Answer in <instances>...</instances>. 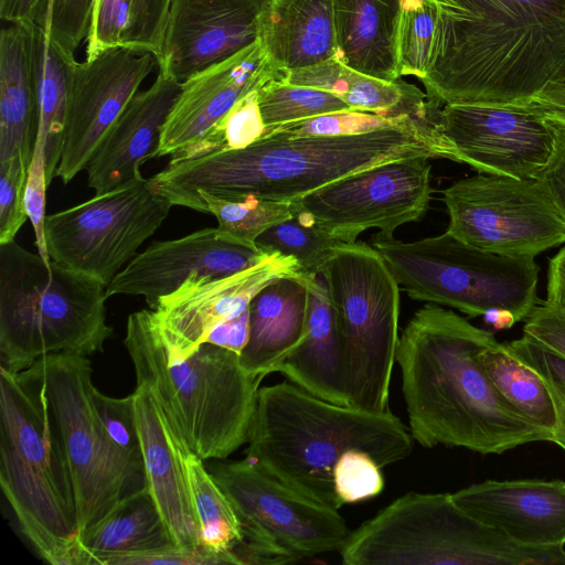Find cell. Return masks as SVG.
I'll return each mask as SVG.
<instances>
[{"label":"cell","instance_id":"obj_55","mask_svg":"<svg viewBox=\"0 0 565 565\" xmlns=\"http://www.w3.org/2000/svg\"><path fill=\"white\" fill-rule=\"evenodd\" d=\"M483 319L494 330H504L512 328L518 321L515 316L508 309L493 308L486 311Z\"/></svg>","mask_w":565,"mask_h":565},{"label":"cell","instance_id":"obj_31","mask_svg":"<svg viewBox=\"0 0 565 565\" xmlns=\"http://www.w3.org/2000/svg\"><path fill=\"white\" fill-rule=\"evenodd\" d=\"M84 565H111L132 553L175 544L146 487L135 491L104 519L78 535Z\"/></svg>","mask_w":565,"mask_h":565},{"label":"cell","instance_id":"obj_33","mask_svg":"<svg viewBox=\"0 0 565 565\" xmlns=\"http://www.w3.org/2000/svg\"><path fill=\"white\" fill-rule=\"evenodd\" d=\"M478 358L504 402L524 420L553 436L555 407L543 377L497 339L484 347Z\"/></svg>","mask_w":565,"mask_h":565},{"label":"cell","instance_id":"obj_19","mask_svg":"<svg viewBox=\"0 0 565 565\" xmlns=\"http://www.w3.org/2000/svg\"><path fill=\"white\" fill-rule=\"evenodd\" d=\"M271 0H171L159 72L179 83L260 38Z\"/></svg>","mask_w":565,"mask_h":565},{"label":"cell","instance_id":"obj_53","mask_svg":"<svg viewBox=\"0 0 565 565\" xmlns=\"http://www.w3.org/2000/svg\"><path fill=\"white\" fill-rule=\"evenodd\" d=\"M47 0H0V18L13 23L39 22L45 12Z\"/></svg>","mask_w":565,"mask_h":565},{"label":"cell","instance_id":"obj_37","mask_svg":"<svg viewBox=\"0 0 565 565\" xmlns=\"http://www.w3.org/2000/svg\"><path fill=\"white\" fill-rule=\"evenodd\" d=\"M258 102L266 129L329 113L352 110L332 93L280 79L262 86L258 89Z\"/></svg>","mask_w":565,"mask_h":565},{"label":"cell","instance_id":"obj_34","mask_svg":"<svg viewBox=\"0 0 565 565\" xmlns=\"http://www.w3.org/2000/svg\"><path fill=\"white\" fill-rule=\"evenodd\" d=\"M182 455L199 520L201 546L216 554H233L243 540V529L232 503L205 469L203 459L188 446Z\"/></svg>","mask_w":565,"mask_h":565},{"label":"cell","instance_id":"obj_22","mask_svg":"<svg viewBox=\"0 0 565 565\" xmlns=\"http://www.w3.org/2000/svg\"><path fill=\"white\" fill-rule=\"evenodd\" d=\"M451 497L465 512L512 543L527 547L565 545L563 480H484Z\"/></svg>","mask_w":565,"mask_h":565},{"label":"cell","instance_id":"obj_54","mask_svg":"<svg viewBox=\"0 0 565 565\" xmlns=\"http://www.w3.org/2000/svg\"><path fill=\"white\" fill-rule=\"evenodd\" d=\"M546 302L565 308V246L550 259Z\"/></svg>","mask_w":565,"mask_h":565},{"label":"cell","instance_id":"obj_12","mask_svg":"<svg viewBox=\"0 0 565 565\" xmlns=\"http://www.w3.org/2000/svg\"><path fill=\"white\" fill-rule=\"evenodd\" d=\"M173 204L139 178L44 222L50 259L108 286L168 217Z\"/></svg>","mask_w":565,"mask_h":565},{"label":"cell","instance_id":"obj_40","mask_svg":"<svg viewBox=\"0 0 565 565\" xmlns=\"http://www.w3.org/2000/svg\"><path fill=\"white\" fill-rule=\"evenodd\" d=\"M505 344L515 356L545 381L556 414L552 443L565 451V358L526 334Z\"/></svg>","mask_w":565,"mask_h":565},{"label":"cell","instance_id":"obj_49","mask_svg":"<svg viewBox=\"0 0 565 565\" xmlns=\"http://www.w3.org/2000/svg\"><path fill=\"white\" fill-rule=\"evenodd\" d=\"M523 334L565 358V308L546 301L537 305L525 319Z\"/></svg>","mask_w":565,"mask_h":565},{"label":"cell","instance_id":"obj_7","mask_svg":"<svg viewBox=\"0 0 565 565\" xmlns=\"http://www.w3.org/2000/svg\"><path fill=\"white\" fill-rule=\"evenodd\" d=\"M107 286L15 239L0 244V367L18 373L47 354L102 352Z\"/></svg>","mask_w":565,"mask_h":565},{"label":"cell","instance_id":"obj_8","mask_svg":"<svg viewBox=\"0 0 565 565\" xmlns=\"http://www.w3.org/2000/svg\"><path fill=\"white\" fill-rule=\"evenodd\" d=\"M347 565H565L564 547H527L465 512L451 493L409 492L350 532Z\"/></svg>","mask_w":565,"mask_h":565},{"label":"cell","instance_id":"obj_17","mask_svg":"<svg viewBox=\"0 0 565 565\" xmlns=\"http://www.w3.org/2000/svg\"><path fill=\"white\" fill-rule=\"evenodd\" d=\"M156 66L154 54L127 46L76 63L54 178L67 184L85 171L108 129Z\"/></svg>","mask_w":565,"mask_h":565},{"label":"cell","instance_id":"obj_44","mask_svg":"<svg viewBox=\"0 0 565 565\" xmlns=\"http://www.w3.org/2000/svg\"><path fill=\"white\" fill-rule=\"evenodd\" d=\"M171 0H131L122 46L150 52L159 60Z\"/></svg>","mask_w":565,"mask_h":565},{"label":"cell","instance_id":"obj_47","mask_svg":"<svg viewBox=\"0 0 565 565\" xmlns=\"http://www.w3.org/2000/svg\"><path fill=\"white\" fill-rule=\"evenodd\" d=\"M47 185L45 146L43 140L36 138L26 179L24 205L33 227L36 252L46 263H50L44 234Z\"/></svg>","mask_w":565,"mask_h":565},{"label":"cell","instance_id":"obj_24","mask_svg":"<svg viewBox=\"0 0 565 565\" xmlns=\"http://www.w3.org/2000/svg\"><path fill=\"white\" fill-rule=\"evenodd\" d=\"M180 87L181 83L159 72L147 89L130 99L85 169L95 194L142 177L141 166L158 157L162 129Z\"/></svg>","mask_w":565,"mask_h":565},{"label":"cell","instance_id":"obj_26","mask_svg":"<svg viewBox=\"0 0 565 565\" xmlns=\"http://www.w3.org/2000/svg\"><path fill=\"white\" fill-rule=\"evenodd\" d=\"M308 289V308L300 342L276 372L305 391L329 402L348 405L344 356L335 311L326 285L301 273Z\"/></svg>","mask_w":565,"mask_h":565},{"label":"cell","instance_id":"obj_11","mask_svg":"<svg viewBox=\"0 0 565 565\" xmlns=\"http://www.w3.org/2000/svg\"><path fill=\"white\" fill-rule=\"evenodd\" d=\"M42 379L72 470L79 534L145 487L110 444L99 418L86 355L47 354L33 363Z\"/></svg>","mask_w":565,"mask_h":565},{"label":"cell","instance_id":"obj_51","mask_svg":"<svg viewBox=\"0 0 565 565\" xmlns=\"http://www.w3.org/2000/svg\"><path fill=\"white\" fill-rule=\"evenodd\" d=\"M249 338V309H246L238 317L215 327L209 334L205 342H210L238 354L247 344Z\"/></svg>","mask_w":565,"mask_h":565},{"label":"cell","instance_id":"obj_21","mask_svg":"<svg viewBox=\"0 0 565 565\" xmlns=\"http://www.w3.org/2000/svg\"><path fill=\"white\" fill-rule=\"evenodd\" d=\"M286 74L271 61L260 39L193 74L181 83L162 129L158 157L171 156L185 147L223 117L242 96L270 81H284Z\"/></svg>","mask_w":565,"mask_h":565},{"label":"cell","instance_id":"obj_6","mask_svg":"<svg viewBox=\"0 0 565 565\" xmlns=\"http://www.w3.org/2000/svg\"><path fill=\"white\" fill-rule=\"evenodd\" d=\"M125 348L137 383L159 398L173 426L201 459H225L247 443L259 383L239 354L204 342L189 358L169 361L150 309L130 313Z\"/></svg>","mask_w":565,"mask_h":565},{"label":"cell","instance_id":"obj_2","mask_svg":"<svg viewBox=\"0 0 565 565\" xmlns=\"http://www.w3.org/2000/svg\"><path fill=\"white\" fill-rule=\"evenodd\" d=\"M494 339L437 303L428 302L408 320L396 363L409 431L419 445L489 455L552 440L551 433L515 413L487 375L478 354Z\"/></svg>","mask_w":565,"mask_h":565},{"label":"cell","instance_id":"obj_39","mask_svg":"<svg viewBox=\"0 0 565 565\" xmlns=\"http://www.w3.org/2000/svg\"><path fill=\"white\" fill-rule=\"evenodd\" d=\"M408 122L431 125L409 116H384L369 111L342 110L275 126L266 129L264 136L271 134L294 136L356 135Z\"/></svg>","mask_w":565,"mask_h":565},{"label":"cell","instance_id":"obj_14","mask_svg":"<svg viewBox=\"0 0 565 565\" xmlns=\"http://www.w3.org/2000/svg\"><path fill=\"white\" fill-rule=\"evenodd\" d=\"M447 232L475 248L534 257L565 244V224L533 179L478 173L443 190Z\"/></svg>","mask_w":565,"mask_h":565},{"label":"cell","instance_id":"obj_28","mask_svg":"<svg viewBox=\"0 0 565 565\" xmlns=\"http://www.w3.org/2000/svg\"><path fill=\"white\" fill-rule=\"evenodd\" d=\"M334 60L385 82L401 78L396 34L401 0H332Z\"/></svg>","mask_w":565,"mask_h":565},{"label":"cell","instance_id":"obj_25","mask_svg":"<svg viewBox=\"0 0 565 565\" xmlns=\"http://www.w3.org/2000/svg\"><path fill=\"white\" fill-rule=\"evenodd\" d=\"M40 24L13 23L0 34V162L32 160L39 125Z\"/></svg>","mask_w":565,"mask_h":565},{"label":"cell","instance_id":"obj_1","mask_svg":"<svg viewBox=\"0 0 565 565\" xmlns=\"http://www.w3.org/2000/svg\"><path fill=\"white\" fill-rule=\"evenodd\" d=\"M428 100L518 106L565 78V0H434Z\"/></svg>","mask_w":565,"mask_h":565},{"label":"cell","instance_id":"obj_9","mask_svg":"<svg viewBox=\"0 0 565 565\" xmlns=\"http://www.w3.org/2000/svg\"><path fill=\"white\" fill-rule=\"evenodd\" d=\"M341 334L348 405L388 412L399 341V285L382 255L341 243L321 270Z\"/></svg>","mask_w":565,"mask_h":565},{"label":"cell","instance_id":"obj_32","mask_svg":"<svg viewBox=\"0 0 565 565\" xmlns=\"http://www.w3.org/2000/svg\"><path fill=\"white\" fill-rule=\"evenodd\" d=\"M40 24L38 57L39 125L36 138L44 141L46 177L50 184L60 160L67 96L75 54L60 46L50 33L46 11Z\"/></svg>","mask_w":565,"mask_h":565},{"label":"cell","instance_id":"obj_41","mask_svg":"<svg viewBox=\"0 0 565 565\" xmlns=\"http://www.w3.org/2000/svg\"><path fill=\"white\" fill-rule=\"evenodd\" d=\"M94 398L110 444L130 468L145 476L132 394L117 398L107 396L95 388Z\"/></svg>","mask_w":565,"mask_h":565},{"label":"cell","instance_id":"obj_15","mask_svg":"<svg viewBox=\"0 0 565 565\" xmlns=\"http://www.w3.org/2000/svg\"><path fill=\"white\" fill-rule=\"evenodd\" d=\"M429 158L382 163L327 184L297 200L318 226L343 243H355L365 230L388 238L397 227L418 222L429 207Z\"/></svg>","mask_w":565,"mask_h":565},{"label":"cell","instance_id":"obj_23","mask_svg":"<svg viewBox=\"0 0 565 565\" xmlns=\"http://www.w3.org/2000/svg\"><path fill=\"white\" fill-rule=\"evenodd\" d=\"M131 394L143 458L145 487L173 542L183 547H200V525L182 455L188 445L148 384L137 383Z\"/></svg>","mask_w":565,"mask_h":565},{"label":"cell","instance_id":"obj_46","mask_svg":"<svg viewBox=\"0 0 565 565\" xmlns=\"http://www.w3.org/2000/svg\"><path fill=\"white\" fill-rule=\"evenodd\" d=\"M94 0H47L46 14L54 41L70 53L86 41Z\"/></svg>","mask_w":565,"mask_h":565},{"label":"cell","instance_id":"obj_29","mask_svg":"<svg viewBox=\"0 0 565 565\" xmlns=\"http://www.w3.org/2000/svg\"><path fill=\"white\" fill-rule=\"evenodd\" d=\"M259 39L286 73L334 58L332 0H271Z\"/></svg>","mask_w":565,"mask_h":565},{"label":"cell","instance_id":"obj_43","mask_svg":"<svg viewBox=\"0 0 565 565\" xmlns=\"http://www.w3.org/2000/svg\"><path fill=\"white\" fill-rule=\"evenodd\" d=\"M30 163L20 157L0 162V244L14 241L29 220L24 192Z\"/></svg>","mask_w":565,"mask_h":565},{"label":"cell","instance_id":"obj_27","mask_svg":"<svg viewBox=\"0 0 565 565\" xmlns=\"http://www.w3.org/2000/svg\"><path fill=\"white\" fill-rule=\"evenodd\" d=\"M308 289L298 275L267 284L249 303V338L239 354L241 365L264 377L300 342L306 327Z\"/></svg>","mask_w":565,"mask_h":565},{"label":"cell","instance_id":"obj_36","mask_svg":"<svg viewBox=\"0 0 565 565\" xmlns=\"http://www.w3.org/2000/svg\"><path fill=\"white\" fill-rule=\"evenodd\" d=\"M343 242L332 237L300 209L290 218L265 231L256 245L266 254L294 257L302 273L317 276Z\"/></svg>","mask_w":565,"mask_h":565},{"label":"cell","instance_id":"obj_16","mask_svg":"<svg viewBox=\"0 0 565 565\" xmlns=\"http://www.w3.org/2000/svg\"><path fill=\"white\" fill-rule=\"evenodd\" d=\"M436 128L455 161L480 173L533 179L551 159L556 126L524 105L446 104Z\"/></svg>","mask_w":565,"mask_h":565},{"label":"cell","instance_id":"obj_20","mask_svg":"<svg viewBox=\"0 0 565 565\" xmlns=\"http://www.w3.org/2000/svg\"><path fill=\"white\" fill-rule=\"evenodd\" d=\"M258 247L238 243L217 227H206L180 238L157 241L138 253L107 286V295L141 296L149 309L188 278L221 277L264 260Z\"/></svg>","mask_w":565,"mask_h":565},{"label":"cell","instance_id":"obj_18","mask_svg":"<svg viewBox=\"0 0 565 565\" xmlns=\"http://www.w3.org/2000/svg\"><path fill=\"white\" fill-rule=\"evenodd\" d=\"M302 273L291 256L271 254L241 271L221 276H193L161 297L150 309L151 322L169 361L191 356L211 331L248 309L252 299L273 280Z\"/></svg>","mask_w":565,"mask_h":565},{"label":"cell","instance_id":"obj_30","mask_svg":"<svg viewBox=\"0 0 565 565\" xmlns=\"http://www.w3.org/2000/svg\"><path fill=\"white\" fill-rule=\"evenodd\" d=\"M284 82L332 93L352 110L384 116H409L435 124L440 107L426 94L401 78L385 82L355 72L334 58L286 74Z\"/></svg>","mask_w":565,"mask_h":565},{"label":"cell","instance_id":"obj_13","mask_svg":"<svg viewBox=\"0 0 565 565\" xmlns=\"http://www.w3.org/2000/svg\"><path fill=\"white\" fill-rule=\"evenodd\" d=\"M209 471L242 523L243 543L255 553L298 562L339 551L350 534L338 510L303 497L248 458L215 462Z\"/></svg>","mask_w":565,"mask_h":565},{"label":"cell","instance_id":"obj_38","mask_svg":"<svg viewBox=\"0 0 565 565\" xmlns=\"http://www.w3.org/2000/svg\"><path fill=\"white\" fill-rule=\"evenodd\" d=\"M438 9L434 0H401L396 34L399 77L424 78L431 57Z\"/></svg>","mask_w":565,"mask_h":565},{"label":"cell","instance_id":"obj_48","mask_svg":"<svg viewBox=\"0 0 565 565\" xmlns=\"http://www.w3.org/2000/svg\"><path fill=\"white\" fill-rule=\"evenodd\" d=\"M223 565L238 564L233 554H216L204 547H183L177 544L132 553L115 559L111 565Z\"/></svg>","mask_w":565,"mask_h":565},{"label":"cell","instance_id":"obj_10","mask_svg":"<svg viewBox=\"0 0 565 565\" xmlns=\"http://www.w3.org/2000/svg\"><path fill=\"white\" fill-rule=\"evenodd\" d=\"M372 246L412 299L456 308L469 317L508 309L518 322L537 306L540 266L534 257L484 252L447 231L412 243L379 232Z\"/></svg>","mask_w":565,"mask_h":565},{"label":"cell","instance_id":"obj_35","mask_svg":"<svg viewBox=\"0 0 565 565\" xmlns=\"http://www.w3.org/2000/svg\"><path fill=\"white\" fill-rule=\"evenodd\" d=\"M188 209L214 215L217 228L225 236L257 247L256 239L268 228L292 217L299 205L297 201H270L253 195L235 201L199 192Z\"/></svg>","mask_w":565,"mask_h":565},{"label":"cell","instance_id":"obj_56","mask_svg":"<svg viewBox=\"0 0 565 565\" xmlns=\"http://www.w3.org/2000/svg\"><path fill=\"white\" fill-rule=\"evenodd\" d=\"M562 82H564V83H565V78H564Z\"/></svg>","mask_w":565,"mask_h":565},{"label":"cell","instance_id":"obj_45","mask_svg":"<svg viewBox=\"0 0 565 565\" xmlns=\"http://www.w3.org/2000/svg\"><path fill=\"white\" fill-rule=\"evenodd\" d=\"M131 0H94L86 38L85 60L107 49L122 46Z\"/></svg>","mask_w":565,"mask_h":565},{"label":"cell","instance_id":"obj_42","mask_svg":"<svg viewBox=\"0 0 565 565\" xmlns=\"http://www.w3.org/2000/svg\"><path fill=\"white\" fill-rule=\"evenodd\" d=\"M379 463L367 454L352 449L343 452L333 468V484L343 504L380 494L384 478Z\"/></svg>","mask_w":565,"mask_h":565},{"label":"cell","instance_id":"obj_52","mask_svg":"<svg viewBox=\"0 0 565 565\" xmlns=\"http://www.w3.org/2000/svg\"><path fill=\"white\" fill-rule=\"evenodd\" d=\"M523 105L547 120L565 126V83L555 82L547 85Z\"/></svg>","mask_w":565,"mask_h":565},{"label":"cell","instance_id":"obj_3","mask_svg":"<svg viewBox=\"0 0 565 565\" xmlns=\"http://www.w3.org/2000/svg\"><path fill=\"white\" fill-rule=\"evenodd\" d=\"M414 157L455 161L434 126L408 122L356 135L271 134L245 148L169 162L151 181L173 205L184 207L199 192L235 201L249 195L297 201L365 169Z\"/></svg>","mask_w":565,"mask_h":565},{"label":"cell","instance_id":"obj_50","mask_svg":"<svg viewBox=\"0 0 565 565\" xmlns=\"http://www.w3.org/2000/svg\"><path fill=\"white\" fill-rule=\"evenodd\" d=\"M552 122L557 129L555 150L548 162L536 172L533 180L551 200L565 224V126Z\"/></svg>","mask_w":565,"mask_h":565},{"label":"cell","instance_id":"obj_5","mask_svg":"<svg viewBox=\"0 0 565 565\" xmlns=\"http://www.w3.org/2000/svg\"><path fill=\"white\" fill-rule=\"evenodd\" d=\"M0 484L20 531L52 565H84L72 470L34 364L0 367Z\"/></svg>","mask_w":565,"mask_h":565},{"label":"cell","instance_id":"obj_4","mask_svg":"<svg viewBox=\"0 0 565 565\" xmlns=\"http://www.w3.org/2000/svg\"><path fill=\"white\" fill-rule=\"evenodd\" d=\"M413 441L391 411L335 404L284 381L258 391L246 458L303 497L339 510L333 468L343 452H367L384 468L409 456Z\"/></svg>","mask_w":565,"mask_h":565}]
</instances>
